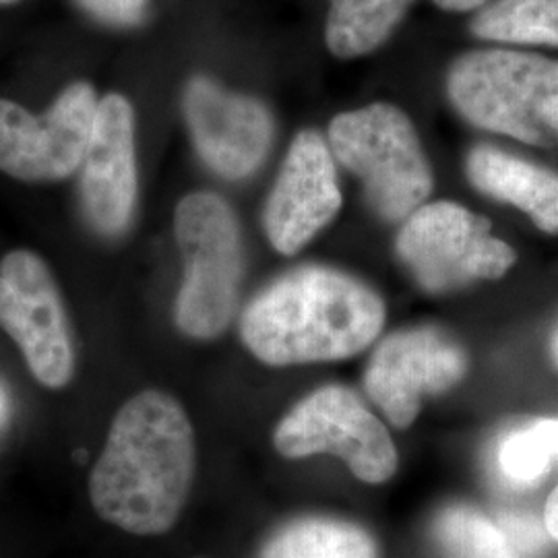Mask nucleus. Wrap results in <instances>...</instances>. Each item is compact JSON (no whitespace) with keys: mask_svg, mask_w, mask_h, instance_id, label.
Returning a JSON list of instances; mask_svg holds the SVG:
<instances>
[{"mask_svg":"<svg viewBox=\"0 0 558 558\" xmlns=\"http://www.w3.org/2000/svg\"><path fill=\"white\" fill-rule=\"evenodd\" d=\"M493 223L451 201L424 203L399 230L396 253L420 288L453 292L480 279H499L515 251L490 234Z\"/></svg>","mask_w":558,"mask_h":558,"instance_id":"obj_6","label":"nucleus"},{"mask_svg":"<svg viewBox=\"0 0 558 558\" xmlns=\"http://www.w3.org/2000/svg\"><path fill=\"white\" fill-rule=\"evenodd\" d=\"M333 160L364 184L371 209L385 221L408 220L433 193V170L418 133L391 104L341 112L329 124Z\"/></svg>","mask_w":558,"mask_h":558,"instance_id":"obj_5","label":"nucleus"},{"mask_svg":"<svg viewBox=\"0 0 558 558\" xmlns=\"http://www.w3.org/2000/svg\"><path fill=\"white\" fill-rule=\"evenodd\" d=\"M433 536L442 558H521L499 525L468 505L445 507Z\"/></svg>","mask_w":558,"mask_h":558,"instance_id":"obj_18","label":"nucleus"},{"mask_svg":"<svg viewBox=\"0 0 558 558\" xmlns=\"http://www.w3.org/2000/svg\"><path fill=\"white\" fill-rule=\"evenodd\" d=\"M195 430L179 399L147 389L122 403L89 474L106 523L133 536L168 534L195 476Z\"/></svg>","mask_w":558,"mask_h":558,"instance_id":"obj_1","label":"nucleus"},{"mask_svg":"<svg viewBox=\"0 0 558 558\" xmlns=\"http://www.w3.org/2000/svg\"><path fill=\"white\" fill-rule=\"evenodd\" d=\"M435 4L445 9V11H453V13H468L474 11L482 4H486V0H435Z\"/></svg>","mask_w":558,"mask_h":558,"instance_id":"obj_22","label":"nucleus"},{"mask_svg":"<svg viewBox=\"0 0 558 558\" xmlns=\"http://www.w3.org/2000/svg\"><path fill=\"white\" fill-rule=\"evenodd\" d=\"M544 527L558 542V484L544 505Z\"/></svg>","mask_w":558,"mask_h":558,"instance_id":"obj_21","label":"nucleus"},{"mask_svg":"<svg viewBox=\"0 0 558 558\" xmlns=\"http://www.w3.org/2000/svg\"><path fill=\"white\" fill-rule=\"evenodd\" d=\"M174 232L184 260L174 320L191 339L211 341L232 325L244 279V246L239 218L216 193L180 201Z\"/></svg>","mask_w":558,"mask_h":558,"instance_id":"obj_4","label":"nucleus"},{"mask_svg":"<svg viewBox=\"0 0 558 558\" xmlns=\"http://www.w3.org/2000/svg\"><path fill=\"white\" fill-rule=\"evenodd\" d=\"M447 94L478 129L558 145V62L515 50H476L447 73Z\"/></svg>","mask_w":558,"mask_h":558,"instance_id":"obj_3","label":"nucleus"},{"mask_svg":"<svg viewBox=\"0 0 558 558\" xmlns=\"http://www.w3.org/2000/svg\"><path fill=\"white\" fill-rule=\"evenodd\" d=\"M96 89L77 81L36 117L17 101L0 100V172L23 182H57L83 163L98 108Z\"/></svg>","mask_w":558,"mask_h":558,"instance_id":"obj_9","label":"nucleus"},{"mask_svg":"<svg viewBox=\"0 0 558 558\" xmlns=\"http://www.w3.org/2000/svg\"><path fill=\"white\" fill-rule=\"evenodd\" d=\"M260 558H379V546L352 521L304 518L278 530Z\"/></svg>","mask_w":558,"mask_h":558,"instance_id":"obj_16","label":"nucleus"},{"mask_svg":"<svg viewBox=\"0 0 558 558\" xmlns=\"http://www.w3.org/2000/svg\"><path fill=\"white\" fill-rule=\"evenodd\" d=\"M80 170L85 218L100 236L117 239L135 216L140 191L135 112L124 96L108 94L98 101Z\"/></svg>","mask_w":558,"mask_h":558,"instance_id":"obj_13","label":"nucleus"},{"mask_svg":"<svg viewBox=\"0 0 558 558\" xmlns=\"http://www.w3.org/2000/svg\"><path fill=\"white\" fill-rule=\"evenodd\" d=\"M497 459L502 476L519 486L538 482L555 463L542 447L536 422L507 435L500 442Z\"/></svg>","mask_w":558,"mask_h":558,"instance_id":"obj_19","label":"nucleus"},{"mask_svg":"<svg viewBox=\"0 0 558 558\" xmlns=\"http://www.w3.org/2000/svg\"><path fill=\"white\" fill-rule=\"evenodd\" d=\"M465 174L474 189L525 211L546 234H558V174L490 145L468 154Z\"/></svg>","mask_w":558,"mask_h":558,"instance_id":"obj_14","label":"nucleus"},{"mask_svg":"<svg viewBox=\"0 0 558 558\" xmlns=\"http://www.w3.org/2000/svg\"><path fill=\"white\" fill-rule=\"evenodd\" d=\"M182 108L209 170L228 180L248 179L259 170L274 141V119L263 101L197 75L186 83Z\"/></svg>","mask_w":558,"mask_h":558,"instance_id":"obj_11","label":"nucleus"},{"mask_svg":"<svg viewBox=\"0 0 558 558\" xmlns=\"http://www.w3.org/2000/svg\"><path fill=\"white\" fill-rule=\"evenodd\" d=\"M385 317V302L364 281L333 267L302 265L251 300L240 338L269 366L333 362L366 350Z\"/></svg>","mask_w":558,"mask_h":558,"instance_id":"obj_2","label":"nucleus"},{"mask_svg":"<svg viewBox=\"0 0 558 558\" xmlns=\"http://www.w3.org/2000/svg\"><path fill=\"white\" fill-rule=\"evenodd\" d=\"M468 364L461 343L437 327L401 329L373 352L364 389L393 426L408 428L418 418L422 399L456 387Z\"/></svg>","mask_w":558,"mask_h":558,"instance_id":"obj_10","label":"nucleus"},{"mask_svg":"<svg viewBox=\"0 0 558 558\" xmlns=\"http://www.w3.org/2000/svg\"><path fill=\"white\" fill-rule=\"evenodd\" d=\"M480 40L558 46V0H497L472 21Z\"/></svg>","mask_w":558,"mask_h":558,"instance_id":"obj_17","label":"nucleus"},{"mask_svg":"<svg viewBox=\"0 0 558 558\" xmlns=\"http://www.w3.org/2000/svg\"><path fill=\"white\" fill-rule=\"evenodd\" d=\"M550 352H553V359H555V364L558 366V327L555 336H553V341H550Z\"/></svg>","mask_w":558,"mask_h":558,"instance_id":"obj_23","label":"nucleus"},{"mask_svg":"<svg viewBox=\"0 0 558 558\" xmlns=\"http://www.w3.org/2000/svg\"><path fill=\"white\" fill-rule=\"evenodd\" d=\"M274 445L288 459L336 456L366 484H383L398 472V449L389 430L341 385L320 387L299 401L279 420Z\"/></svg>","mask_w":558,"mask_h":558,"instance_id":"obj_7","label":"nucleus"},{"mask_svg":"<svg viewBox=\"0 0 558 558\" xmlns=\"http://www.w3.org/2000/svg\"><path fill=\"white\" fill-rule=\"evenodd\" d=\"M92 20L110 27H137L149 15V0H75Z\"/></svg>","mask_w":558,"mask_h":558,"instance_id":"obj_20","label":"nucleus"},{"mask_svg":"<svg viewBox=\"0 0 558 558\" xmlns=\"http://www.w3.org/2000/svg\"><path fill=\"white\" fill-rule=\"evenodd\" d=\"M15 2H20V0H0V7H4V4H15Z\"/></svg>","mask_w":558,"mask_h":558,"instance_id":"obj_24","label":"nucleus"},{"mask_svg":"<svg viewBox=\"0 0 558 558\" xmlns=\"http://www.w3.org/2000/svg\"><path fill=\"white\" fill-rule=\"evenodd\" d=\"M0 329L17 343L34 379L62 389L75 375V348L59 283L34 251L0 259Z\"/></svg>","mask_w":558,"mask_h":558,"instance_id":"obj_8","label":"nucleus"},{"mask_svg":"<svg viewBox=\"0 0 558 558\" xmlns=\"http://www.w3.org/2000/svg\"><path fill=\"white\" fill-rule=\"evenodd\" d=\"M414 0H329L325 41L333 57L356 59L380 48Z\"/></svg>","mask_w":558,"mask_h":558,"instance_id":"obj_15","label":"nucleus"},{"mask_svg":"<svg viewBox=\"0 0 558 558\" xmlns=\"http://www.w3.org/2000/svg\"><path fill=\"white\" fill-rule=\"evenodd\" d=\"M336 160L317 131L292 141L265 205L263 223L271 246L292 257L329 226L341 209Z\"/></svg>","mask_w":558,"mask_h":558,"instance_id":"obj_12","label":"nucleus"}]
</instances>
